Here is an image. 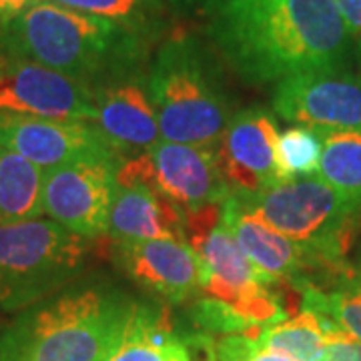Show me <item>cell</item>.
I'll return each instance as SVG.
<instances>
[{"label": "cell", "mask_w": 361, "mask_h": 361, "mask_svg": "<svg viewBox=\"0 0 361 361\" xmlns=\"http://www.w3.org/2000/svg\"><path fill=\"white\" fill-rule=\"evenodd\" d=\"M315 361H361V341L334 325L327 329L322 355Z\"/></svg>", "instance_id": "cell-25"}, {"label": "cell", "mask_w": 361, "mask_h": 361, "mask_svg": "<svg viewBox=\"0 0 361 361\" xmlns=\"http://www.w3.org/2000/svg\"><path fill=\"white\" fill-rule=\"evenodd\" d=\"M161 139L213 149L233 116L219 65L191 35H177L157 51L147 73Z\"/></svg>", "instance_id": "cell-4"}, {"label": "cell", "mask_w": 361, "mask_h": 361, "mask_svg": "<svg viewBox=\"0 0 361 361\" xmlns=\"http://www.w3.org/2000/svg\"><path fill=\"white\" fill-rule=\"evenodd\" d=\"M277 121L261 104L235 111L219 142L213 147L223 179L231 193H255L277 185Z\"/></svg>", "instance_id": "cell-12"}, {"label": "cell", "mask_w": 361, "mask_h": 361, "mask_svg": "<svg viewBox=\"0 0 361 361\" xmlns=\"http://www.w3.org/2000/svg\"><path fill=\"white\" fill-rule=\"evenodd\" d=\"M118 165V159L94 157L47 171L42 175V211L87 239L106 235Z\"/></svg>", "instance_id": "cell-8"}, {"label": "cell", "mask_w": 361, "mask_h": 361, "mask_svg": "<svg viewBox=\"0 0 361 361\" xmlns=\"http://www.w3.org/2000/svg\"><path fill=\"white\" fill-rule=\"evenodd\" d=\"M357 61H360V75H361V39H360V44H357Z\"/></svg>", "instance_id": "cell-31"}, {"label": "cell", "mask_w": 361, "mask_h": 361, "mask_svg": "<svg viewBox=\"0 0 361 361\" xmlns=\"http://www.w3.org/2000/svg\"><path fill=\"white\" fill-rule=\"evenodd\" d=\"M277 115L307 129L361 133V75L348 68L285 78L273 94Z\"/></svg>", "instance_id": "cell-10"}, {"label": "cell", "mask_w": 361, "mask_h": 361, "mask_svg": "<svg viewBox=\"0 0 361 361\" xmlns=\"http://www.w3.org/2000/svg\"><path fill=\"white\" fill-rule=\"evenodd\" d=\"M0 145L42 173L82 159H118L103 135L87 121L0 113Z\"/></svg>", "instance_id": "cell-11"}, {"label": "cell", "mask_w": 361, "mask_h": 361, "mask_svg": "<svg viewBox=\"0 0 361 361\" xmlns=\"http://www.w3.org/2000/svg\"><path fill=\"white\" fill-rule=\"evenodd\" d=\"M327 323L329 319L325 315L301 310L295 317L263 327L257 336V343L295 361H315L325 345Z\"/></svg>", "instance_id": "cell-19"}, {"label": "cell", "mask_w": 361, "mask_h": 361, "mask_svg": "<svg viewBox=\"0 0 361 361\" xmlns=\"http://www.w3.org/2000/svg\"><path fill=\"white\" fill-rule=\"evenodd\" d=\"M147 42L125 26L51 0H39L0 26V52L35 61L92 89L106 78L142 68Z\"/></svg>", "instance_id": "cell-2"}, {"label": "cell", "mask_w": 361, "mask_h": 361, "mask_svg": "<svg viewBox=\"0 0 361 361\" xmlns=\"http://www.w3.org/2000/svg\"><path fill=\"white\" fill-rule=\"evenodd\" d=\"M0 113L94 121V89L35 61L0 52Z\"/></svg>", "instance_id": "cell-9"}, {"label": "cell", "mask_w": 361, "mask_h": 361, "mask_svg": "<svg viewBox=\"0 0 361 361\" xmlns=\"http://www.w3.org/2000/svg\"><path fill=\"white\" fill-rule=\"evenodd\" d=\"M118 185H145L165 195L183 213L219 205L231 189L221 175L215 151L197 145L161 141L116 169Z\"/></svg>", "instance_id": "cell-7"}, {"label": "cell", "mask_w": 361, "mask_h": 361, "mask_svg": "<svg viewBox=\"0 0 361 361\" xmlns=\"http://www.w3.org/2000/svg\"><path fill=\"white\" fill-rule=\"evenodd\" d=\"M349 35L361 37V0H336Z\"/></svg>", "instance_id": "cell-26"}, {"label": "cell", "mask_w": 361, "mask_h": 361, "mask_svg": "<svg viewBox=\"0 0 361 361\" xmlns=\"http://www.w3.org/2000/svg\"><path fill=\"white\" fill-rule=\"evenodd\" d=\"M135 303L101 287L66 289L26 307L0 337V361H104Z\"/></svg>", "instance_id": "cell-3"}, {"label": "cell", "mask_w": 361, "mask_h": 361, "mask_svg": "<svg viewBox=\"0 0 361 361\" xmlns=\"http://www.w3.org/2000/svg\"><path fill=\"white\" fill-rule=\"evenodd\" d=\"M39 0H0V26L11 23L18 14H23L26 8L37 4Z\"/></svg>", "instance_id": "cell-27"}, {"label": "cell", "mask_w": 361, "mask_h": 361, "mask_svg": "<svg viewBox=\"0 0 361 361\" xmlns=\"http://www.w3.org/2000/svg\"><path fill=\"white\" fill-rule=\"evenodd\" d=\"M77 13L99 16L153 39L163 26V0H51Z\"/></svg>", "instance_id": "cell-21"}, {"label": "cell", "mask_w": 361, "mask_h": 361, "mask_svg": "<svg viewBox=\"0 0 361 361\" xmlns=\"http://www.w3.org/2000/svg\"><path fill=\"white\" fill-rule=\"evenodd\" d=\"M106 235H111L115 241H185V213L165 195L145 185L116 183Z\"/></svg>", "instance_id": "cell-16"}, {"label": "cell", "mask_w": 361, "mask_h": 361, "mask_svg": "<svg viewBox=\"0 0 361 361\" xmlns=\"http://www.w3.org/2000/svg\"><path fill=\"white\" fill-rule=\"evenodd\" d=\"M239 207L297 245L310 249L343 279L349 239L361 221V205L319 177L285 180L255 193H231Z\"/></svg>", "instance_id": "cell-5"}, {"label": "cell", "mask_w": 361, "mask_h": 361, "mask_svg": "<svg viewBox=\"0 0 361 361\" xmlns=\"http://www.w3.org/2000/svg\"><path fill=\"white\" fill-rule=\"evenodd\" d=\"M205 32L249 85L343 68L351 39L336 0H219Z\"/></svg>", "instance_id": "cell-1"}, {"label": "cell", "mask_w": 361, "mask_h": 361, "mask_svg": "<svg viewBox=\"0 0 361 361\" xmlns=\"http://www.w3.org/2000/svg\"><path fill=\"white\" fill-rule=\"evenodd\" d=\"M94 129L123 161L159 142V123L142 68L106 78L94 87Z\"/></svg>", "instance_id": "cell-14"}, {"label": "cell", "mask_w": 361, "mask_h": 361, "mask_svg": "<svg viewBox=\"0 0 361 361\" xmlns=\"http://www.w3.org/2000/svg\"><path fill=\"white\" fill-rule=\"evenodd\" d=\"M175 339L165 311L135 305L118 345L104 361H167Z\"/></svg>", "instance_id": "cell-18"}, {"label": "cell", "mask_w": 361, "mask_h": 361, "mask_svg": "<svg viewBox=\"0 0 361 361\" xmlns=\"http://www.w3.org/2000/svg\"><path fill=\"white\" fill-rule=\"evenodd\" d=\"M90 241L52 219L0 225V307L26 310L59 293L82 271Z\"/></svg>", "instance_id": "cell-6"}, {"label": "cell", "mask_w": 361, "mask_h": 361, "mask_svg": "<svg viewBox=\"0 0 361 361\" xmlns=\"http://www.w3.org/2000/svg\"><path fill=\"white\" fill-rule=\"evenodd\" d=\"M221 219L229 227L247 259L255 265L259 275L271 287L277 283H291L301 289L303 285L311 283L307 273H336L310 249L297 245L251 213L243 211L231 195L221 205Z\"/></svg>", "instance_id": "cell-15"}, {"label": "cell", "mask_w": 361, "mask_h": 361, "mask_svg": "<svg viewBox=\"0 0 361 361\" xmlns=\"http://www.w3.org/2000/svg\"><path fill=\"white\" fill-rule=\"evenodd\" d=\"M167 361H191V353H189V349H187V345L180 339H175L171 343L167 353Z\"/></svg>", "instance_id": "cell-29"}, {"label": "cell", "mask_w": 361, "mask_h": 361, "mask_svg": "<svg viewBox=\"0 0 361 361\" xmlns=\"http://www.w3.org/2000/svg\"><path fill=\"white\" fill-rule=\"evenodd\" d=\"M322 137L323 153L317 177L361 205V133L325 130Z\"/></svg>", "instance_id": "cell-20"}, {"label": "cell", "mask_w": 361, "mask_h": 361, "mask_svg": "<svg viewBox=\"0 0 361 361\" xmlns=\"http://www.w3.org/2000/svg\"><path fill=\"white\" fill-rule=\"evenodd\" d=\"M163 2H167L171 8L180 11V13H191V11L209 13L219 0H163Z\"/></svg>", "instance_id": "cell-28"}, {"label": "cell", "mask_w": 361, "mask_h": 361, "mask_svg": "<svg viewBox=\"0 0 361 361\" xmlns=\"http://www.w3.org/2000/svg\"><path fill=\"white\" fill-rule=\"evenodd\" d=\"M322 153L323 137L317 130L293 125L279 133L275 151V167L279 183L317 177Z\"/></svg>", "instance_id": "cell-22"}, {"label": "cell", "mask_w": 361, "mask_h": 361, "mask_svg": "<svg viewBox=\"0 0 361 361\" xmlns=\"http://www.w3.org/2000/svg\"><path fill=\"white\" fill-rule=\"evenodd\" d=\"M351 279H353L355 283L361 285V253L360 257H357V261H355V267L351 269Z\"/></svg>", "instance_id": "cell-30"}, {"label": "cell", "mask_w": 361, "mask_h": 361, "mask_svg": "<svg viewBox=\"0 0 361 361\" xmlns=\"http://www.w3.org/2000/svg\"><path fill=\"white\" fill-rule=\"evenodd\" d=\"M217 361H295L283 353L261 348L257 339L243 334L225 336L215 345Z\"/></svg>", "instance_id": "cell-24"}, {"label": "cell", "mask_w": 361, "mask_h": 361, "mask_svg": "<svg viewBox=\"0 0 361 361\" xmlns=\"http://www.w3.org/2000/svg\"><path fill=\"white\" fill-rule=\"evenodd\" d=\"M42 171L0 145V225L42 215Z\"/></svg>", "instance_id": "cell-17"}, {"label": "cell", "mask_w": 361, "mask_h": 361, "mask_svg": "<svg viewBox=\"0 0 361 361\" xmlns=\"http://www.w3.org/2000/svg\"><path fill=\"white\" fill-rule=\"evenodd\" d=\"M113 257L135 283L171 303L201 293L209 277L199 253L179 239L115 241Z\"/></svg>", "instance_id": "cell-13"}, {"label": "cell", "mask_w": 361, "mask_h": 361, "mask_svg": "<svg viewBox=\"0 0 361 361\" xmlns=\"http://www.w3.org/2000/svg\"><path fill=\"white\" fill-rule=\"evenodd\" d=\"M301 310H311L336 322L343 331L361 341V285L345 279L331 291L317 285L301 287Z\"/></svg>", "instance_id": "cell-23"}]
</instances>
